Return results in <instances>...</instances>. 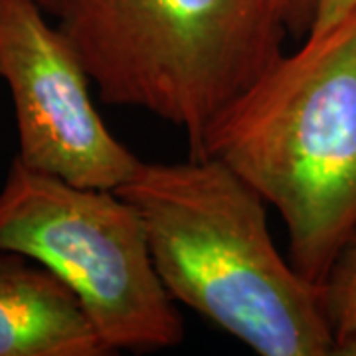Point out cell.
Returning a JSON list of instances; mask_svg holds the SVG:
<instances>
[{
  "instance_id": "8fae6325",
  "label": "cell",
  "mask_w": 356,
  "mask_h": 356,
  "mask_svg": "<svg viewBox=\"0 0 356 356\" xmlns=\"http://www.w3.org/2000/svg\"><path fill=\"white\" fill-rule=\"evenodd\" d=\"M36 2H38V4H42V6L46 8V13L50 10V2H51V0H36Z\"/></svg>"
},
{
  "instance_id": "30bf717a",
  "label": "cell",
  "mask_w": 356,
  "mask_h": 356,
  "mask_svg": "<svg viewBox=\"0 0 356 356\" xmlns=\"http://www.w3.org/2000/svg\"><path fill=\"white\" fill-rule=\"evenodd\" d=\"M332 356H356V331L348 332L334 341Z\"/></svg>"
},
{
  "instance_id": "6da1fadb",
  "label": "cell",
  "mask_w": 356,
  "mask_h": 356,
  "mask_svg": "<svg viewBox=\"0 0 356 356\" xmlns=\"http://www.w3.org/2000/svg\"><path fill=\"white\" fill-rule=\"evenodd\" d=\"M139 214L172 299L261 356L334 350L321 285L273 242L266 200L212 156L145 163L117 191Z\"/></svg>"
},
{
  "instance_id": "5b68a950",
  "label": "cell",
  "mask_w": 356,
  "mask_h": 356,
  "mask_svg": "<svg viewBox=\"0 0 356 356\" xmlns=\"http://www.w3.org/2000/svg\"><path fill=\"white\" fill-rule=\"evenodd\" d=\"M36 0H0V79L18 129L16 159L76 186L117 191L140 159L105 125L72 42Z\"/></svg>"
},
{
  "instance_id": "9c48e42d",
  "label": "cell",
  "mask_w": 356,
  "mask_h": 356,
  "mask_svg": "<svg viewBox=\"0 0 356 356\" xmlns=\"http://www.w3.org/2000/svg\"><path fill=\"white\" fill-rule=\"evenodd\" d=\"M291 10V34L305 38L313 24L318 0H287Z\"/></svg>"
},
{
  "instance_id": "ba28073f",
  "label": "cell",
  "mask_w": 356,
  "mask_h": 356,
  "mask_svg": "<svg viewBox=\"0 0 356 356\" xmlns=\"http://www.w3.org/2000/svg\"><path fill=\"white\" fill-rule=\"evenodd\" d=\"M356 8V0H318L309 34H321ZM307 34V36H309Z\"/></svg>"
},
{
  "instance_id": "7a4b0ae2",
  "label": "cell",
  "mask_w": 356,
  "mask_h": 356,
  "mask_svg": "<svg viewBox=\"0 0 356 356\" xmlns=\"http://www.w3.org/2000/svg\"><path fill=\"white\" fill-rule=\"evenodd\" d=\"M242 177L289 234V261L321 285L356 228V8L255 79L198 151Z\"/></svg>"
},
{
  "instance_id": "277c9868",
  "label": "cell",
  "mask_w": 356,
  "mask_h": 356,
  "mask_svg": "<svg viewBox=\"0 0 356 356\" xmlns=\"http://www.w3.org/2000/svg\"><path fill=\"white\" fill-rule=\"evenodd\" d=\"M0 252L46 267L86 309L107 346L151 353L184 339L137 210L14 159L0 188Z\"/></svg>"
},
{
  "instance_id": "52a82bcc",
  "label": "cell",
  "mask_w": 356,
  "mask_h": 356,
  "mask_svg": "<svg viewBox=\"0 0 356 356\" xmlns=\"http://www.w3.org/2000/svg\"><path fill=\"white\" fill-rule=\"evenodd\" d=\"M321 291L334 341L356 331V228L339 250Z\"/></svg>"
},
{
  "instance_id": "3957f363",
  "label": "cell",
  "mask_w": 356,
  "mask_h": 356,
  "mask_svg": "<svg viewBox=\"0 0 356 356\" xmlns=\"http://www.w3.org/2000/svg\"><path fill=\"white\" fill-rule=\"evenodd\" d=\"M48 13L102 102L184 131L191 154L291 34L287 0H51Z\"/></svg>"
},
{
  "instance_id": "8992f818",
  "label": "cell",
  "mask_w": 356,
  "mask_h": 356,
  "mask_svg": "<svg viewBox=\"0 0 356 356\" xmlns=\"http://www.w3.org/2000/svg\"><path fill=\"white\" fill-rule=\"evenodd\" d=\"M74 293L46 267L0 252V356H107Z\"/></svg>"
}]
</instances>
